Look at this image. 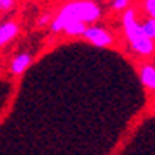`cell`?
Instances as JSON below:
<instances>
[{"instance_id":"3957f363","label":"cell","mask_w":155,"mask_h":155,"mask_svg":"<svg viewBox=\"0 0 155 155\" xmlns=\"http://www.w3.org/2000/svg\"><path fill=\"white\" fill-rule=\"evenodd\" d=\"M84 38H85L87 43H91L97 48H107V46L114 45V36L107 29L101 28V26H87Z\"/></svg>"},{"instance_id":"52a82bcc","label":"cell","mask_w":155,"mask_h":155,"mask_svg":"<svg viewBox=\"0 0 155 155\" xmlns=\"http://www.w3.org/2000/svg\"><path fill=\"white\" fill-rule=\"evenodd\" d=\"M87 26L89 24L82 22V21H72V22L65 24L63 28V32L67 36H72V38H77V36H84V32H85Z\"/></svg>"},{"instance_id":"9c48e42d","label":"cell","mask_w":155,"mask_h":155,"mask_svg":"<svg viewBox=\"0 0 155 155\" xmlns=\"http://www.w3.org/2000/svg\"><path fill=\"white\" fill-rule=\"evenodd\" d=\"M14 5H15V0H0V14L12 10Z\"/></svg>"},{"instance_id":"8992f818","label":"cell","mask_w":155,"mask_h":155,"mask_svg":"<svg viewBox=\"0 0 155 155\" xmlns=\"http://www.w3.org/2000/svg\"><path fill=\"white\" fill-rule=\"evenodd\" d=\"M19 34V24L17 22H4L0 24V48L5 46L7 43H10L12 39H15Z\"/></svg>"},{"instance_id":"7c38bea8","label":"cell","mask_w":155,"mask_h":155,"mask_svg":"<svg viewBox=\"0 0 155 155\" xmlns=\"http://www.w3.org/2000/svg\"><path fill=\"white\" fill-rule=\"evenodd\" d=\"M50 19H51V14H45L41 19H38V24L39 26H46V24L50 22Z\"/></svg>"},{"instance_id":"5b68a950","label":"cell","mask_w":155,"mask_h":155,"mask_svg":"<svg viewBox=\"0 0 155 155\" xmlns=\"http://www.w3.org/2000/svg\"><path fill=\"white\" fill-rule=\"evenodd\" d=\"M140 80L148 92H155V65L147 61L140 67Z\"/></svg>"},{"instance_id":"6da1fadb","label":"cell","mask_w":155,"mask_h":155,"mask_svg":"<svg viewBox=\"0 0 155 155\" xmlns=\"http://www.w3.org/2000/svg\"><path fill=\"white\" fill-rule=\"evenodd\" d=\"M102 15L101 7L94 0H73L70 4L63 5L56 17L50 22V31L51 32H63L65 24L72 21H82L85 24H94L99 21Z\"/></svg>"},{"instance_id":"30bf717a","label":"cell","mask_w":155,"mask_h":155,"mask_svg":"<svg viewBox=\"0 0 155 155\" xmlns=\"http://www.w3.org/2000/svg\"><path fill=\"white\" fill-rule=\"evenodd\" d=\"M143 9H145L147 15L155 17V0H145L143 2Z\"/></svg>"},{"instance_id":"ba28073f","label":"cell","mask_w":155,"mask_h":155,"mask_svg":"<svg viewBox=\"0 0 155 155\" xmlns=\"http://www.w3.org/2000/svg\"><path fill=\"white\" fill-rule=\"evenodd\" d=\"M141 28H143V32H145L148 38L155 39V17H148L141 22Z\"/></svg>"},{"instance_id":"277c9868","label":"cell","mask_w":155,"mask_h":155,"mask_svg":"<svg viewBox=\"0 0 155 155\" xmlns=\"http://www.w3.org/2000/svg\"><path fill=\"white\" fill-rule=\"evenodd\" d=\"M31 63H32V55L29 51H22L17 56H14V60L10 61V72H12V75H22L31 67Z\"/></svg>"},{"instance_id":"7a4b0ae2","label":"cell","mask_w":155,"mask_h":155,"mask_svg":"<svg viewBox=\"0 0 155 155\" xmlns=\"http://www.w3.org/2000/svg\"><path fill=\"white\" fill-rule=\"evenodd\" d=\"M123 29L133 53H137L138 56H148V58L155 55V39L148 38L143 32L141 22L137 21V12L133 9H126L124 12Z\"/></svg>"},{"instance_id":"8fae6325","label":"cell","mask_w":155,"mask_h":155,"mask_svg":"<svg viewBox=\"0 0 155 155\" xmlns=\"http://www.w3.org/2000/svg\"><path fill=\"white\" fill-rule=\"evenodd\" d=\"M130 2L131 0H113L111 2V7H113L114 10H124L130 5Z\"/></svg>"}]
</instances>
